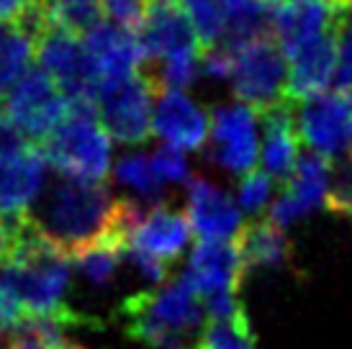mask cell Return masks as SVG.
<instances>
[{
	"instance_id": "cell-1",
	"label": "cell",
	"mask_w": 352,
	"mask_h": 349,
	"mask_svg": "<svg viewBox=\"0 0 352 349\" xmlns=\"http://www.w3.org/2000/svg\"><path fill=\"white\" fill-rule=\"evenodd\" d=\"M36 203L29 223L69 262L98 244L126 249L144 211L131 198H113L106 183H80L62 174L47 183Z\"/></svg>"
},
{
	"instance_id": "cell-2",
	"label": "cell",
	"mask_w": 352,
	"mask_h": 349,
	"mask_svg": "<svg viewBox=\"0 0 352 349\" xmlns=\"http://www.w3.org/2000/svg\"><path fill=\"white\" fill-rule=\"evenodd\" d=\"M118 324L129 339L152 349H196L206 306L186 278L131 295L118 306Z\"/></svg>"
},
{
	"instance_id": "cell-3",
	"label": "cell",
	"mask_w": 352,
	"mask_h": 349,
	"mask_svg": "<svg viewBox=\"0 0 352 349\" xmlns=\"http://www.w3.org/2000/svg\"><path fill=\"white\" fill-rule=\"evenodd\" d=\"M67 285L69 260L34 232L26 216L0 264V288L19 303L23 316H65L72 311L65 303Z\"/></svg>"
},
{
	"instance_id": "cell-4",
	"label": "cell",
	"mask_w": 352,
	"mask_h": 349,
	"mask_svg": "<svg viewBox=\"0 0 352 349\" xmlns=\"http://www.w3.org/2000/svg\"><path fill=\"white\" fill-rule=\"evenodd\" d=\"M50 167L80 183H106L111 172V136L100 126L96 108H72L54 134L41 144Z\"/></svg>"
},
{
	"instance_id": "cell-5",
	"label": "cell",
	"mask_w": 352,
	"mask_h": 349,
	"mask_svg": "<svg viewBox=\"0 0 352 349\" xmlns=\"http://www.w3.org/2000/svg\"><path fill=\"white\" fill-rule=\"evenodd\" d=\"M162 90L152 72L142 69L124 80L103 82L98 93V121L106 134L126 146H139L152 136V100H157Z\"/></svg>"
},
{
	"instance_id": "cell-6",
	"label": "cell",
	"mask_w": 352,
	"mask_h": 349,
	"mask_svg": "<svg viewBox=\"0 0 352 349\" xmlns=\"http://www.w3.org/2000/svg\"><path fill=\"white\" fill-rule=\"evenodd\" d=\"M36 62L65 93L72 108H96L100 75L85 44L62 29H50L36 39Z\"/></svg>"
},
{
	"instance_id": "cell-7",
	"label": "cell",
	"mask_w": 352,
	"mask_h": 349,
	"mask_svg": "<svg viewBox=\"0 0 352 349\" xmlns=\"http://www.w3.org/2000/svg\"><path fill=\"white\" fill-rule=\"evenodd\" d=\"M285 82H288V59L273 36L257 39L234 52L232 90L236 100L252 108L257 116L283 103Z\"/></svg>"
},
{
	"instance_id": "cell-8",
	"label": "cell",
	"mask_w": 352,
	"mask_h": 349,
	"mask_svg": "<svg viewBox=\"0 0 352 349\" xmlns=\"http://www.w3.org/2000/svg\"><path fill=\"white\" fill-rule=\"evenodd\" d=\"M3 113L39 146L69 116V100L39 65L29 69V75L3 98Z\"/></svg>"
},
{
	"instance_id": "cell-9",
	"label": "cell",
	"mask_w": 352,
	"mask_h": 349,
	"mask_svg": "<svg viewBox=\"0 0 352 349\" xmlns=\"http://www.w3.org/2000/svg\"><path fill=\"white\" fill-rule=\"evenodd\" d=\"M298 134L324 159H340L352 152V93L332 90L303 100L296 111Z\"/></svg>"
},
{
	"instance_id": "cell-10",
	"label": "cell",
	"mask_w": 352,
	"mask_h": 349,
	"mask_svg": "<svg viewBox=\"0 0 352 349\" xmlns=\"http://www.w3.org/2000/svg\"><path fill=\"white\" fill-rule=\"evenodd\" d=\"M134 31L147 62L162 65L167 59L204 52L180 0H149Z\"/></svg>"
},
{
	"instance_id": "cell-11",
	"label": "cell",
	"mask_w": 352,
	"mask_h": 349,
	"mask_svg": "<svg viewBox=\"0 0 352 349\" xmlns=\"http://www.w3.org/2000/svg\"><path fill=\"white\" fill-rule=\"evenodd\" d=\"M257 113L250 106L211 108L208 159L232 174H250L257 162Z\"/></svg>"
},
{
	"instance_id": "cell-12",
	"label": "cell",
	"mask_w": 352,
	"mask_h": 349,
	"mask_svg": "<svg viewBox=\"0 0 352 349\" xmlns=\"http://www.w3.org/2000/svg\"><path fill=\"white\" fill-rule=\"evenodd\" d=\"M47 157L39 144L0 157V218L21 221L47 188Z\"/></svg>"
},
{
	"instance_id": "cell-13",
	"label": "cell",
	"mask_w": 352,
	"mask_h": 349,
	"mask_svg": "<svg viewBox=\"0 0 352 349\" xmlns=\"http://www.w3.org/2000/svg\"><path fill=\"white\" fill-rule=\"evenodd\" d=\"M342 10L332 3L280 0L273 8V39L283 49L285 59H291L303 47L340 29Z\"/></svg>"
},
{
	"instance_id": "cell-14",
	"label": "cell",
	"mask_w": 352,
	"mask_h": 349,
	"mask_svg": "<svg viewBox=\"0 0 352 349\" xmlns=\"http://www.w3.org/2000/svg\"><path fill=\"white\" fill-rule=\"evenodd\" d=\"M152 134L165 146L198 152L211 136V111H206L180 90H162L152 113Z\"/></svg>"
},
{
	"instance_id": "cell-15",
	"label": "cell",
	"mask_w": 352,
	"mask_h": 349,
	"mask_svg": "<svg viewBox=\"0 0 352 349\" xmlns=\"http://www.w3.org/2000/svg\"><path fill=\"white\" fill-rule=\"evenodd\" d=\"M186 216L201 242H229L245 226L239 203L204 177L188 180Z\"/></svg>"
},
{
	"instance_id": "cell-16",
	"label": "cell",
	"mask_w": 352,
	"mask_h": 349,
	"mask_svg": "<svg viewBox=\"0 0 352 349\" xmlns=\"http://www.w3.org/2000/svg\"><path fill=\"white\" fill-rule=\"evenodd\" d=\"M329 170H332V162L319 157L316 152L298 157V165L294 174L283 183V190L270 208L267 218H273L278 226H288L306 214H311L316 205L327 203Z\"/></svg>"
},
{
	"instance_id": "cell-17",
	"label": "cell",
	"mask_w": 352,
	"mask_h": 349,
	"mask_svg": "<svg viewBox=\"0 0 352 349\" xmlns=\"http://www.w3.org/2000/svg\"><path fill=\"white\" fill-rule=\"evenodd\" d=\"M193 291L201 295V301L234 293L239 295V288L247 278V270L234 242H198L190 252L188 270L183 275Z\"/></svg>"
},
{
	"instance_id": "cell-18",
	"label": "cell",
	"mask_w": 352,
	"mask_h": 349,
	"mask_svg": "<svg viewBox=\"0 0 352 349\" xmlns=\"http://www.w3.org/2000/svg\"><path fill=\"white\" fill-rule=\"evenodd\" d=\"M190 234L193 229H190L186 211H177L162 201V203L147 205L142 211L129 244L152 254L165 264H175L186 252Z\"/></svg>"
},
{
	"instance_id": "cell-19",
	"label": "cell",
	"mask_w": 352,
	"mask_h": 349,
	"mask_svg": "<svg viewBox=\"0 0 352 349\" xmlns=\"http://www.w3.org/2000/svg\"><path fill=\"white\" fill-rule=\"evenodd\" d=\"M82 44L98 69L100 82L131 78L147 65L142 44L137 39V31L124 23H116V21L100 23L98 29L90 31L82 39Z\"/></svg>"
},
{
	"instance_id": "cell-20",
	"label": "cell",
	"mask_w": 352,
	"mask_h": 349,
	"mask_svg": "<svg viewBox=\"0 0 352 349\" xmlns=\"http://www.w3.org/2000/svg\"><path fill=\"white\" fill-rule=\"evenodd\" d=\"M337 75V31L322 36L288 59L285 100L303 103L322 95Z\"/></svg>"
},
{
	"instance_id": "cell-21",
	"label": "cell",
	"mask_w": 352,
	"mask_h": 349,
	"mask_svg": "<svg viewBox=\"0 0 352 349\" xmlns=\"http://www.w3.org/2000/svg\"><path fill=\"white\" fill-rule=\"evenodd\" d=\"M263 124V165L273 180L285 183L298 165V124H296V103L283 100L280 106L265 111Z\"/></svg>"
},
{
	"instance_id": "cell-22",
	"label": "cell",
	"mask_w": 352,
	"mask_h": 349,
	"mask_svg": "<svg viewBox=\"0 0 352 349\" xmlns=\"http://www.w3.org/2000/svg\"><path fill=\"white\" fill-rule=\"evenodd\" d=\"M239 260L247 272L252 270H278L291 262L294 244L273 218H254L245 223L234 236Z\"/></svg>"
},
{
	"instance_id": "cell-23",
	"label": "cell",
	"mask_w": 352,
	"mask_h": 349,
	"mask_svg": "<svg viewBox=\"0 0 352 349\" xmlns=\"http://www.w3.org/2000/svg\"><path fill=\"white\" fill-rule=\"evenodd\" d=\"M36 57V39L16 23H6L0 34V98H6L29 75Z\"/></svg>"
},
{
	"instance_id": "cell-24",
	"label": "cell",
	"mask_w": 352,
	"mask_h": 349,
	"mask_svg": "<svg viewBox=\"0 0 352 349\" xmlns=\"http://www.w3.org/2000/svg\"><path fill=\"white\" fill-rule=\"evenodd\" d=\"M47 21L54 29H62L72 36H88L100 23H106V5L100 0H41Z\"/></svg>"
},
{
	"instance_id": "cell-25",
	"label": "cell",
	"mask_w": 352,
	"mask_h": 349,
	"mask_svg": "<svg viewBox=\"0 0 352 349\" xmlns=\"http://www.w3.org/2000/svg\"><path fill=\"white\" fill-rule=\"evenodd\" d=\"M113 177L118 185L131 188L134 193L147 201L149 205L162 203V193H165V183L160 180V174L155 172L152 157L142 155V152H131L116 159L113 167Z\"/></svg>"
},
{
	"instance_id": "cell-26",
	"label": "cell",
	"mask_w": 352,
	"mask_h": 349,
	"mask_svg": "<svg viewBox=\"0 0 352 349\" xmlns=\"http://www.w3.org/2000/svg\"><path fill=\"white\" fill-rule=\"evenodd\" d=\"M196 349H257L250 316L239 311L232 319H206Z\"/></svg>"
},
{
	"instance_id": "cell-27",
	"label": "cell",
	"mask_w": 352,
	"mask_h": 349,
	"mask_svg": "<svg viewBox=\"0 0 352 349\" xmlns=\"http://www.w3.org/2000/svg\"><path fill=\"white\" fill-rule=\"evenodd\" d=\"M196 29L204 52L219 47L226 36V10L221 0H180Z\"/></svg>"
},
{
	"instance_id": "cell-28",
	"label": "cell",
	"mask_w": 352,
	"mask_h": 349,
	"mask_svg": "<svg viewBox=\"0 0 352 349\" xmlns=\"http://www.w3.org/2000/svg\"><path fill=\"white\" fill-rule=\"evenodd\" d=\"M78 270L82 272V278L93 285V288H108L111 282L116 280L118 267L124 264V249H116L111 244H98L88 252H82L75 257Z\"/></svg>"
},
{
	"instance_id": "cell-29",
	"label": "cell",
	"mask_w": 352,
	"mask_h": 349,
	"mask_svg": "<svg viewBox=\"0 0 352 349\" xmlns=\"http://www.w3.org/2000/svg\"><path fill=\"white\" fill-rule=\"evenodd\" d=\"M324 205L334 214L352 218V152L332 162L329 190H327V203Z\"/></svg>"
},
{
	"instance_id": "cell-30",
	"label": "cell",
	"mask_w": 352,
	"mask_h": 349,
	"mask_svg": "<svg viewBox=\"0 0 352 349\" xmlns=\"http://www.w3.org/2000/svg\"><path fill=\"white\" fill-rule=\"evenodd\" d=\"M270 195H273V177L265 170H252L236 185L239 208L247 211V214H260L267 205V201H270Z\"/></svg>"
},
{
	"instance_id": "cell-31",
	"label": "cell",
	"mask_w": 352,
	"mask_h": 349,
	"mask_svg": "<svg viewBox=\"0 0 352 349\" xmlns=\"http://www.w3.org/2000/svg\"><path fill=\"white\" fill-rule=\"evenodd\" d=\"M337 90L352 93V8L342 10V21L337 29Z\"/></svg>"
},
{
	"instance_id": "cell-32",
	"label": "cell",
	"mask_w": 352,
	"mask_h": 349,
	"mask_svg": "<svg viewBox=\"0 0 352 349\" xmlns=\"http://www.w3.org/2000/svg\"><path fill=\"white\" fill-rule=\"evenodd\" d=\"M152 165H155V172L160 174L162 183H186L190 180V172H188V162L180 149H173V146H162L152 155Z\"/></svg>"
},
{
	"instance_id": "cell-33",
	"label": "cell",
	"mask_w": 352,
	"mask_h": 349,
	"mask_svg": "<svg viewBox=\"0 0 352 349\" xmlns=\"http://www.w3.org/2000/svg\"><path fill=\"white\" fill-rule=\"evenodd\" d=\"M124 262H129V264H131V267H134L144 280L155 282V285H165V282H170L167 280V278H170V264L160 262L157 257L142 252V249L131 247V244L124 249Z\"/></svg>"
},
{
	"instance_id": "cell-34",
	"label": "cell",
	"mask_w": 352,
	"mask_h": 349,
	"mask_svg": "<svg viewBox=\"0 0 352 349\" xmlns=\"http://www.w3.org/2000/svg\"><path fill=\"white\" fill-rule=\"evenodd\" d=\"M100 3L106 5V13L116 23H124L129 29H137V23L149 0H100Z\"/></svg>"
},
{
	"instance_id": "cell-35",
	"label": "cell",
	"mask_w": 352,
	"mask_h": 349,
	"mask_svg": "<svg viewBox=\"0 0 352 349\" xmlns=\"http://www.w3.org/2000/svg\"><path fill=\"white\" fill-rule=\"evenodd\" d=\"M31 144H34V142H31L29 136L23 134V131L0 111V157L16 155V152H21V149H26V146H31Z\"/></svg>"
},
{
	"instance_id": "cell-36",
	"label": "cell",
	"mask_w": 352,
	"mask_h": 349,
	"mask_svg": "<svg viewBox=\"0 0 352 349\" xmlns=\"http://www.w3.org/2000/svg\"><path fill=\"white\" fill-rule=\"evenodd\" d=\"M23 221V218H21ZM21 221H3L0 218V264L6 262V257L13 249V242H16V234H19Z\"/></svg>"
},
{
	"instance_id": "cell-37",
	"label": "cell",
	"mask_w": 352,
	"mask_h": 349,
	"mask_svg": "<svg viewBox=\"0 0 352 349\" xmlns=\"http://www.w3.org/2000/svg\"><path fill=\"white\" fill-rule=\"evenodd\" d=\"M314 3H332V5H340V8H347V0H314Z\"/></svg>"
},
{
	"instance_id": "cell-38",
	"label": "cell",
	"mask_w": 352,
	"mask_h": 349,
	"mask_svg": "<svg viewBox=\"0 0 352 349\" xmlns=\"http://www.w3.org/2000/svg\"><path fill=\"white\" fill-rule=\"evenodd\" d=\"M265 3H270V5H278V3H280V0H265Z\"/></svg>"
},
{
	"instance_id": "cell-39",
	"label": "cell",
	"mask_w": 352,
	"mask_h": 349,
	"mask_svg": "<svg viewBox=\"0 0 352 349\" xmlns=\"http://www.w3.org/2000/svg\"><path fill=\"white\" fill-rule=\"evenodd\" d=\"M347 8H352V0H347Z\"/></svg>"
},
{
	"instance_id": "cell-40",
	"label": "cell",
	"mask_w": 352,
	"mask_h": 349,
	"mask_svg": "<svg viewBox=\"0 0 352 349\" xmlns=\"http://www.w3.org/2000/svg\"><path fill=\"white\" fill-rule=\"evenodd\" d=\"M0 34H3V21H0Z\"/></svg>"
},
{
	"instance_id": "cell-41",
	"label": "cell",
	"mask_w": 352,
	"mask_h": 349,
	"mask_svg": "<svg viewBox=\"0 0 352 349\" xmlns=\"http://www.w3.org/2000/svg\"><path fill=\"white\" fill-rule=\"evenodd\" d=\"M3 331H6V329H3V326H0V334H3Z\"/></svg>"
}]
</instances>
